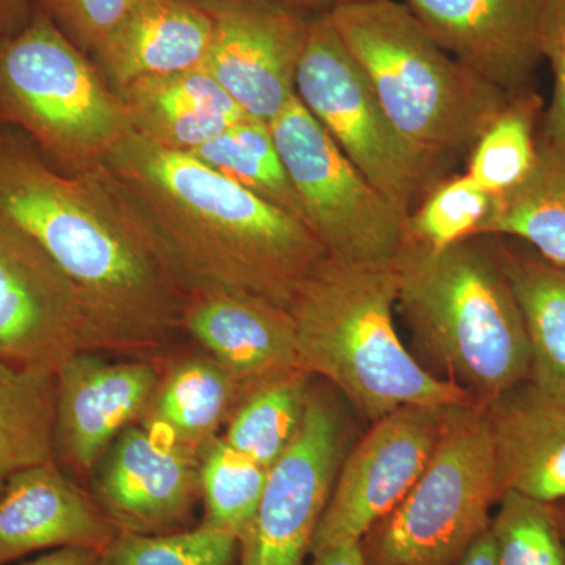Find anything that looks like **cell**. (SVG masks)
Returning <instances> with one entry per match:
<instances>
[{
	"label": "cell",
	"mask_w": 565,
	"mask_h": 565,
	"mask_svg": "<svg viewBox=\"0 0 565 565\" xmlns=\"http://www.w3.org/2000/svg\"><path fill=\"white\" fill-rule=\"evenodd\" d=\"M337 2H353V0H337Z\"/></svg>",
	"instance_id": "60d3db41"
},
{
	"label": "cell",
	"mask_w": 565,
	"mask_h": 565,
	"mask_svg": "<svg viewBox=\"0 0 565 565\" xmlns=\"http://www.w3.org/2000/svg\"><path fill=\"white\" fill-rule=\"evenodd\" d=\"M544 0H405L448 54L509 96L533 90Z\"/></svg>",
	"instance_id": "2e32d148"
},
{
	"label": "cell",
	"mask_w": 565,
	"mask_h": 565,
	"mask_svg": "<svg viewBox=\"0 0 565 565\" xmlns=\"http://www.w3.org/2000/svg\"><path fill=\"white\" fill-rule=\"evenodd\" d=\"M329 13L311 21L296 96L359 172L408 217L451 166L397 131Z\"/></svg>",
	"instance_id": "ba28073f"
},
{
	"label": "cell",
	"mask_w": 565,
	"mask_h": 565,
	"mask_svg": "<svg viewBox=\"0 0 565 565\" xmlns=\"http://www.w3.org/2000/svg\"><path fill=\"white\" fill-rule=\"evenodd\" d=\"M0 217L68 278L104 352L161 351L181 330L188 288L104 163L61 173L28 148L0 141Z\"/></svg>",
	"instance_id": "6da1fadb"
},
{
	"label": "cell",
	"mask_w": 565,
	"mask_h": 565,
	"mask_svg": "<svg viewBox=\"0 0 565 565\" xmlns=\"http://www.w3.org/2000/svg\"><path fill=\"white\" fill-rule=\"evenodd\" d=\"M286 6L296 7V9L308 11V13H327L333 9L337 0H277Z\"/></svg>",
	"instance_id": "f35d334b"
},
{
	"label": "cell",
	"mask_w": 565,
	"mask_h": 565,
	"mask_svg": "<svg viewBox=\"0 0 565 565\" xmlns=\"http://www.w3.org/2000/svg\"><path fill=\"white\" fill-rule=\"evenodd\" d=\"M0 115L68 172L102 166L132 132L121 96L43 10L0 41Z\"/></svg>",
	"instance_id": "8992f818"
},
{
	"label": "cell",
	"mask_w": 565,
	"mask_h": 565,
	"mask_svg": "<svg viewBox=\"0 0 565 565\" xmlns=\"http://www.w3.org/2000/svg\"><path fill=\"white\" fill-rule=\"evenodd\" d=\"M104 352L84 300L39 245L0 217V362L57 371Z\"/></svg>",
	"instance_id": "4fadbf2b"
},
{
	"label": "cell",
	"mask_w": 565,
	"mask_h": 565,
	"mask_svg": "<svg viewBox=\"0 0 565 565\" xmlns=\"http://www.w3.org/2000/svg\"><path fill=\"white\" fill-rule=\"evenodd\" d=\"M456 408L408 405L373 423L340 465L311 556L333 546L360 544L404 500Z\"/></svg>",
	"instance_id": "30bf717a"
},
{
	"label": "cell",
	"mask_w": 565,
	"mask_h": 565,
	"mask_svg": "<svg viewBox=\"0 0 565 565\" xmlns=\"http://www.w3.org/2000/svg\"><path fill=\"white\" fill-rule=\"evenodd\" d=\"M394 263L364 266L329 255L319 263L289 307L300 366L337 386L370 423L408 405H476L405 348L394 321Z\"/></svg>",
	"instance_id": "3957f363"
},
{
	"label": "cell",
	"mask_w": 565,
	"mask_h": 565,
	"mask_svg": "<svg viewBox=\"0 0 565 565\" xmlns=\"http://www.w3.org/2000/svg\"><path fill=\"white\" fill-rule=\"evenodd\" d=\"M181 330L233 375L244 396L266 382L302 370L291 313L250 294L189 291Z\"/></svg>",
	"instance_id": "e0dca14e"
},
{
	"label": "cell",
	"mask_w": 565,
	"mask_h": 565,
	"mask_svg": "<svg viewBox=\"0 0 565 565\" xmlns=\"http://www.w3.org/2000/svg\"><path fill=\"white\" fill-rule=\"evenodd\" d=\"M55 457V371L0 362V493Z\"/></svg>",
	"instance_id": "d4e9b609"
},
{
	"label": "cell",
	"mask_w": 565,
	"mask_h": 565,
	"mask_svg": "<svg viewBox=\"0 0 565 565\" xmlns=\"http://www.w3.org/2000/svg\"><path fill=\"white\" fill-rule=\"evenodd\" d=\"M475 237L523 241L546 262L565 266V147L539 132L533 169L512 191L493 196Z\"/></svg>",
	"instance_id": "cb8c5ba5"
},
{
	"label": "cell",
	"mask_w": 565,
	"mask_h": 565,
	"mask_svg": "<svg viewBox=\"0 0 565 565\" xmlns=\"http://www.w3.org/2000/svg\"><path fill=\"white\" fill-rule=\"evenodd\" d=\"M200 3L214 25L203 68L245 115L273 121L296 96L297 71L316 14L277 0Z\"/></svg>",
	"instance_id": "7c38bea8"
},
{
	"label": "cell",
	"mask_w": 565,
	"mask_h": 565,
	"mask_svg": "<svg viewBox=\"0 0 565 565\" xmlns=\"http://www.w3.org/2000/svg\"><path fill=\"white\" fill-rule=\"evenodd\" d=\"M484 414L501 497L565 501V405L526 381L487 405Z\"/></svg>",
	"instance_id": "d6986e66"
},
{
	"label": "cell",
	"mask_w": 565,
	"mask_h": 565,
	"mask_svg": "<svg viewBox=\"0 0 565 565\" xmlns=\"http://www.w3.org/2000/svg\"><path fill=\"white\" fill-rule=\"evenodd\" d=\"M161 381V370L150 360L71 355L55 371L57 456L76 473H92L118 435L147 415Z\"/></svg>",
	"instance_id": "9a60e30c"
},
{
	"label": "cell",
	"mask_w": 565,
	"mask_h": 565,
	"mask_svg": "<svg viewBox=\"0 0 565 565\" xmlns=\"http://www.w3.org/2000/svg\"><path fill=\"white\" fill-rule=\"evenodd\" d=\"M396 311L446 381L478 407L530 381V344L492 237L444 250L407 239L397 255Z\"/></svg>",
	"instance_id": "277c9868"
},
{
	"label": "cell",
	"mask_w": 565,
	"mask_h": 565,
	"mask_svg": "<svg viewBox=\"0 0 565 565\" xmlns=\"http://www.w3.org/2000/svg\"><path fill=\"white\" fill-rule=\"evenodd\" d=\"M98 555L90 548H58L21 565H95Z\"/></svg>",
	"instance_id": "8d00e7d4"
},
{
	"label": "cell",
	"mask_w": 565,
	"mask_h": 565,
	"mask_svg": "<svg viewBox=\"0 0 565 565\" xmlns=\"http://www.w3.org/2000/svg\"><path fill=\"white\" fill-rule=\"evenodd\" d=\"M541 52L553 73L552 103L541 132L565 147V0L542 2Z\"/></svg>",
	"instance_id": "836d02e7"
},
{
	"label": "cell",
	"mask_w": 565,
	"mask_h": 565,
	"mask_svg": "<svg viewBox=\"0 0 565 565\" xmlns=\"http://www.w3.org/2000/svg\"><path fill=\"white\" fill-rule=\"evenodd\" d=\"M237 548L236 534L206 523L158 535L118 531L95 565H233Z\"/></svg>",
	"instance_id": "4dcf8cb0"
},
{
	"label": "cell",
	"mask_w": 565,
	"mask_h": 565,
	"mask_svg": "<svg viewBox=\"0 0 565 565\" xmlns=\"http://www.w3.org/2000/svg\"><path fill=\"white\" fill-rule=\"evenodd\" d=\"M243 388L207 356L177 363L159 384L141 424L167 444L202 456Z\"/></svg>",
	"instance_id": "603a6c76"
},
{
	"label": "cell",
	"mask_w": 565,
	"mask_h": 565,
	"mask_svg": "<svg viewBox=\"0 0 565 565\" xmlns=\"http://www.w3.org/2000/svg\"><path fill=\"white\" fill-rule=\"evenodd\" d=\"M139 0H39L61 31L85 54L103 51Z\"/></svg>",
	"instance_id": "d6a6232c"
},
{
	"label": "cell",
	"mask_w": 565,
	"mask_h": 565,
	"mask_svg": "<svg viewBox=\"0 0 565 565\" xmlns=\"http://www.w3.org/2000/svg\"><path fill=\"white\" fill-rule=\"evenodd\" d=\"M269 468L263 467L225 440H214L200 462V493L206 525L236 534L250 523L266 489Z\"/></svg>",
	"instance_id": "f1b7e54d"
},
{
	"label": "cell",
	"mask_w": 565,
	"mask_h": 565,
	"mask_svg": "<svg viewBox=\"0 0 565 565\" xmlns=\"http://www.w3.org/2000/svg\"><path fill=\"white\" fill-rule=\"evenodd\" d=\"M33 2L39 0H0V41L20 32L31 20Z\"/></svg>",
	"instance_id": "e575fe53"
},
{
	"label": "cell",
	"mask_w": 565,
	"mask_h": 565,
	"mask_svg": "<svg viewBox=\"0 0 565 565\" xmlns=\"http://www.w3.org/2000/svg\"><path fill=\"white\" fill-rule=\"evenodd\" d=\"M212 31L200 0H139L95 58L110 87L120 93L148 77L202 68Z\"/></svg>",
	"instance_id": "ffe728a7"
},
{
	"label": "cell",
	"mask_w": 565,
	"mask_h": 565,
	"mask_svg": "<svg viewBox=\"0 0 565 565\" xmlns=\"http://www.w3.org/2000/svg\"><path fill=\"white\" fill-rule=\"evenodd\" d=\"M269 126L303 221L327 255L364 266L396 262L407 215L359 172L297 96Z\"/></svg>",
	"instance_id": "9c48e42d"
},
{
	"label": "cell",
	"mask_w": 565,
	"mask_h": 565,
	"mask_svg": "<svg viewBox=\"0 0 565 565\" xmlns=\"http://www.w3.org/2000/svg\"><path fill=\"white\" fill-rule=\"evenodd\" d=\"M191 154L305 223L299 196L275 147L269 122L244 118Z\"/></svg>",
	"instance_id": "4316f807"
},
{
	"label": "cell",
	"mask_w": 565,
	"mask_h": 565,
	"mask_svg": "<svg viewBox=\"0 0 565 565\" xmlns=\"http://www.w3.org/2000/svg\"><path fill=\"white\" fill-rule=\"evenodd\" d=\"M452 565H498L492 530L487 527L484 533L479 534Z\"/></svg>",
	"instance_id": "d590c367"
},
{
	"label": "cell",
	"mask_w": 565,
	"mask_h": 565,
	"mask_svg": "<svg viewBox=\"0 0 565 565\" xmlns=\"http://www.w3.org/2000/svg\"><path fill=\"white\" fill-rule=\"evenodd\" d=\"M492 241L525 322L530 382L565 405V266L515 250L501 237Z\"/></svg>",
	"instance_id": "7402d4cb"
},
{
	"label": "cell",
	"mask_w": 565,
	"mask_h": 565,
	"mask_svg": "<svg viewBox=\"0 0 565 565\" xmlns=\"http://www.w3.org/2000/svg\"><path fill=\"white\" fill-rule=\"evenodd\" d=\"M200 462L202 456L132 424L96 463L92 494L117 531L178 533L188 530L200 494Z\"/></svg>",
	"instance_id": "5bb4252c"
},
{
	"label": "cell",
	"mask_w": 565,
	"mask_h": 565,
	"mask_svg": "<svg viewBox=\"0 0 565 565\" xmlns=\"http://www.w3.org/2000/svg\"><path fill=\"white\" fill-rule=\"evenodd\" d=\"M484 408L457 407L418 481L362 544L367 565H452L500 501Z\"/></svg>",
	"instance_id": "52a82bcc"
},
{
	"label": "cell",
	"mask_w": 565,
	"mask_h": 565,
	"mask_svg": "<svg viewBox=\"0 0 565 565\" xmlns=\"http://www.w3.org/2000/svg\"><path fill=\"white\" fill-rule=\"evenodd\" d=\"M541 115L537 93L514 96L479 137L465 174L492 196L512 191L533 169Z\"/></svg>",
	"instance_id": "83f0119b"
},
{
	"label": "cell",
	"mask_w": 565,
	"mask_h": 565,
	"mask_svg": "<svg viewBox=\"0 0 565 565\" xmlns=\"http://www.w3.org/2000/svg\"><path fill=\"white\" fill-rule=\"evenodd\" d=\"M313 565H367L362 544L333 546L313 556Z\"/></svg>",
	"instance_id": "74e56055"
},
{
	"label": "cell",
	"mask_w": 565,
	"mask_h": 565,
	"mask_svg": "<svg viewBox=\"0 0 565 565\" xmlns=\"http://www.w3.org/2000/svg\"><path fill=\"white\" fill-rule=\"evenodd\" d=\"M310 377L294 371L253 390L234 412L223 440L270 470L302 429L313 392Z\"/></svg>",
	"instance_id": "484cf974"
},
{
	"label": "cell",
	"mask_w": 565,
	"mask_h": 565,
	"mask_svg": "<svg viewBox=\"0 0 565 565\" xmlns=\"http://www.w3.org/2000/svg\"><path fill=\"white\" fill-rule=\"evenodd\" d=\"M493 196L467 174L446 177L427 193L405 223V237L444 250L476 236L492 210Z\"/></svg>",
	"instance_id": "f546056e"
},
{
	"label": "cell",
	"mask_w": 565,
	"mask_h": 565,
	"mask_svg": "<svg viewBox=\"0 0 565 565\" xmlns=\"http://www.w3.org/2000/svg\"><path fill=\"white\" fill-rule=\"evenodd\" d=\"M553 516H555V522L557 526V531H559L561 541H563L564 550H565V501H561V503L552 504Z\"/></svg>",
	"instance_id": "ab89813d"
},
{
	"label": "cell",
	"mask_w": 565,
	"mask_h": 565,
	"mask_svg": "<svg viewBox=\"0 0 565 565\" xmlns=\"http://www.w3.org/2000/svg\"><path fill=\"white\" fill-rule=\"evenodd\" d=\"M490 523L498 565H565L552 505L504 493Z\"/></svg>",
	"instance_id": "1f68e13d"
},
{
	"label": "cell",
	"mask_w": 565,
	"mask_h": 565,
	"mask_svg": "<svg viewBox=\"0 0 565 565\" xmlns=\"http://www.w3.org/2000/svg\"><path fill=\"white\" fill-rule=\"evenodd\" d=\"M118 95L132 132L174 151L193 152L248 117L203 66L134 82Z\"/></svg>",
	"instance_id": "44dd1931"
},
{
	"label": "cell",
	"mask_w": 565,
	"mask_h": 565,
	"mask_svg": "<svg viewBox=\"0 0 565 565\" xmlns=\"http://www.w3.org/2000/svg\"><path fill=\"white\" fill-rule=\"evenodd\" d=\"M329 14L397 131L449 166L514 98L440 47L405 3L337 2Z\"/></svg>",
	"instance_id": "5b68a950"
},
{
	"label": "cell",
	"mask_w": 565,
	"mask_h": 565,
	"mask_svg": "<svg viewBox=\"0 0 565 565\" xmlns=\"http://www.w3.org/2000/svg\"><path fill=\"white\" fill-rule=\"evenodd\" d=\"M117 533L93 494L55 460L13 476L0 493V565L58 548L102 552Z\"/></svg>",
	"instance_id": "ac0fdd59"
},
{
	"label": "cell",
	"mask_w": 565,
	"mask_h": 565,
	"mask_svg": "<svg viewBox=\"0 0 565 565\" xmlns=\"http://www.w3.org/2000/svg\"><path fill=\"white\" fill-rule=\"evenodd\" d=\"M104 166L139 204L188 292L250 294L289 311L327 256L300 218L191 152L131 132Z\"/></svg>",
	"instance_id": "7a4b0ae2"
},
{
	"label": "cell",
	"mask_w": 565,
	"mask_h": 565,
	"mask_svg": "<svg viewBox=\"0 0 565 565\" xmlns=\"http://www.w3.org/2000/svg\"><path fill=\"white\" fill-rule=\"evenodd\" d=\"M337 405L311 392L302 429L269 470L255 515L239 537V565H303L344 459Z\"/></svg>",
	"instance_id": "8fae6325"
}]
</instances>
